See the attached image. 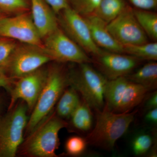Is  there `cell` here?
<instances>
[{
	"mask_svg": "<svg viewBox=\"0 0 157 157\" xmlns=\"http://www.w3.org/2000/svg\"><path fill=\"white\" fill-rule=\"evenodd\" d=\"M78 64V69L68 73L69 85L81 94L91 109L102 110L105 105L104 91L108 79L89 63Z\"/></svg>",
	"mask_w": 157,
	"mask_h": 157,
	"instance_id": "obj_3",
	"label": "cell"
},
{
	"mask_svg": "<svg viewBox=\"0 0 157 157\" xmlns=\"http://www.w3.org/2000/svg\"><path fill=\"white\" fill-rule=\"evenodd\" d=\"M24 101L0 118V157H14L23 141V132L29 119Z\"/></svg>",
	"mask_w": 157,
	"mask_h": 157,
	"instance_id": "obj_6",
	"label": "cell"
},
{
	"mask_svg": "<svg viewBox=\"0 0 157 157\" xmlns=\"http://www.w3.org/2000/svg\"><path fill=\"white\" fill-rule=\"evenodd\" d=\"M107 28L123 46L148 42V37L136 19L133 8L128 5L117 17L107 24Z\"/></svg>",
	"mask_w": 157,
	"mask_h": 157,
	"instance_id": "obj_11",
	"label": "cell"
},
{
	"mask_svg": "<svg viewBox=\"0 0 157 157\" xmlns=\"http://www.w3.org/2000/svg\"><path fill=\"white\" fill-rule=\"evenodd\" d=\"M95 125L86 137L87 144L110 151L134 120L135 112L116 113L105 104L96 111Z\"/></svg>",
	"mask_w": 157,
	"mask_h": 157,
	"instance_id": "obj_1",
	"label": "cell"
},
{
	"mask_svg": "<svg viewBox=\"0 0 157 157\" xmlns=\"http://www.w3.org/2000/svg\"><path fill=\"white\" fill-rule=\"evenodd\" d=\"M145 119L149 122L157 123V107L149 109V111L147 113Z\"/></svg>",
	"mask_w": 157,
	"mask_h": 157,
	"instance_id": "obj_30",
	"label": "cell"
},
{
	"mask_svg": "<svg viewBox=\"0 0 157 157\" xmlns=\"http://www.w3.org/2000/svg\"><path fill=\"white\" fill-rule=\"evenodd\" d=\"M48 70L42 67L18 78L10 92L11 101L9 110L18 100L25 103L28 109H33L47 78Z\"/></svg>",
	"mask_w": 157,
	"mask_h": 157,
	"instance_id": "obj_12",
	"label": "cell"
},
{
	"mask_svg": "<svg viewBox=\"0 0 157 157\" xmlns=\"http://www.w3.org/2000/svg\"><path fill=\"white\" fill-rule=\"evenodd\" d=\"M152 144V140L149 135L143 134L139 135L133 141V151L135 155H143L148 151L151 147Z\"/></svg>",
	"mask_w": 157,
	"mask_h": 157,
	"instance_id": "obj_26",
	"label": "cell"
},
{
	"mask_svg": "<svg viewBox=\"0 0 157 157\" xmlns=\"http://www.w3.org/2000/svg\"><path fill=\"white\" fill-rule=\"evenodd\" d=\"M17 44L13 39L3 37L0 38V69L5 72L10 57Z\"/></svg>",
	"mask_w": 157,
	"mask_h": 157,
	"instance_id": "obj_22",
	"label": "cell"
},
{
	"mask_svg": "<svg viewBox=\"0 0 157 157\" xmlns=\"http://www.w3.org/2000/svg\"><path fill=\"white\" fill-rule=\"evenodd\" d=\"M14 83V80L10 78L4 70L0 69V87L10 93Z\"/></svg>",
	"mask_w": 157,
	"mask_h": 157,
	"instance_id": "obj_29",
	"label": "cell"
},
{
	"mask_svg": "<svg viewBox=\"0 0 157 157\" xmlns=\"http://www.w3.org/2000/svg\"><path fill=\"white\" fill-rule=\"evenodd\" d=\"M69 85L68 74L59 66L48 70L47 78L27 125L29 134L49 114Z\"/></svg>",
	"mask_w": 157,
	"mask_h": 157,
	"instance_id": "obj_4",
	"label": "cell"
},
{
	"mask_svg": "<svg viewBox=\"0 0 157 157\" xmlns=\"http://www.w3.org/2000/svg\"><path fill=\"white\" fill-rule=\"evenodd\" d=\"M28 0H0V10L15 14L27 12L29 10Z\"/></svg>",
	"mask_w": 157,
	"mask_h": 157,
	"instance_id": "obj_24",
	"label": "cell"
},
{
	"mask_svg": "<svg viewBox=\"0 0 157 157\" xmlns=\"http://www.w3.org/2000/svg\"><path fill=\"white\" fill-rule=\"evenodd\" d=\"M126 77L131 81L142 86L148 91L155 89L157 86V63L149 61Z\"/></svg>",
	"mask_w": 157,
	"mask_h": 157,
	"instance_id": "obj_16",
	"label": "cell"
},
{
	"mask_svg": "<svg viewBox=\"0 0 157 157\" xmlns=\"http://www.w3.org/2000/svg\"><path fill=\"white\" fill-rule=\"evenodd\" d=\"M93 60L98 71L108 80L128 76L141 61L126 54L104 50L99 55L94 57Z\"/></svg>",
	"mask_w": 157,
	"mask_h": 157,
	"instance_id": "obj_13",
	"label": "cell"
},
{
	"mask_svg": "<svg viewBox=\"0 0 157 157\" xmlns=\"http://www.w3.org/2000/svg\"><path fill=\"white\" fill-rule=\"evenodd\" d=\"M42 42L43 48L52 61L93 63V59L59 27L42 39Z\"/></svg>",
	"mask_w": 157,
	"mask_h": 157,
	"instance_id": "obj_8",
	"label": "cell"
},
{
	"mask_svg": "<svg viewBox=\"0 0 157 157\" xmlns=\"http://www.w3.org/2000/svg\"><path fill=\"white\" fill-rule=\"evenodd\" d=\"M86 145L87 143L85 139L79 136H73L67 140L65 148L68 154L78 155L84 151Z\"/></svg>",
	"mask_w": 157,
	"mask_h": 157,
	"instance_id": "obj_25",
	"label": "cell"
},
{
	"mask_svg": "<svg viewBox=\"0 0 157 157\" xmlns=\"http://www.w3.org/2000/svg\"><path fill=\"white\" fill-rule=\"evenodd\" d=\"M0 36L42 47L43 42L31 14L27 12L0 19Z\"/></svg>",
	"mask_w": 157,
	"mask_h": 157,
	"instance_id": "obj_10",
	"label": "cell"
},
{
	"mask_svg": "<svg viewBox=\"0 0 157 157\" xmlns=\"http://www.w3.org/2000/svg\"><path fill=\"white\" fill-rule=\"evenodd\" d=\"M46 2L53 9L56 14H58L60 12L70 7L69 0H45Z\"/></svg>",
	"mask_w": 157,
	"mask_h": 157,
	"instance_id": "obj_28",
	"label": "cell"
},
{
	"mask_svg": "<svg viewBox=\"0 0 157 157\" xmlns=\"http://www.w3.org/2000/svg\"><path fill=\"white\" fill-rule=\"evenodd\" d=\"M59 100L56 114L63 119L70 118L81 101L77 91L71 86L65 90Z\"/></svg>",
	"mask_w": 157,
	"mask_h": 157,
	"instance_id": "obj_18",
	"label": "cell"
},
{
	"mask_svg": "<svg viewBox=\"0 0 157 157\" xmlns=\"http://www.w3.org/2000/svg\"><path fill=\"white\" fill-rule=\"evenodd\" d=\"M123 47L124 54L134 57L140 60H157V42H147L138 45H125Z\"/></svg>",
	"mask_w": 157,
	"mask_h": 157,
	"instance_id": "obj_21",
	"label": "cell"
},
{
	"mask_svg": "<svg viewBox=\"0 0 157 157\" xmlns=\"http://www.w3.org/2000/svg\"><path fill=\"white\" fill-rule=\"evenodd\" d=\"M58 14L60 28L86 53L95 57L103 51L93 41L87 22L83 16L70 6Z\"/></svg>",
	"mask_w": 157,
	"mask_h": 157,
	"instance_id": "obj_9",
	"label": "cell"
},
{
	"mask_svg": "<svg viewBox=\"0 0 157 157\" xmlns=\"http://www.w3.org/2000/svg\"><path fill=\"white\" fill-rule=\"evenodd\" d=\"M3 17H2V16H1V15H0V19H1V18H2Z\"/></svg>",
	"mask_w": 157,
	"mask_h": 157,
	"instance_id": "obj_32",
	"label": "cell"
},
{
	"mask_svg": "<svg viewBox=\"0 0 157 157\" xmlns=\"http://www.w3.org/2000/svg\"><path fill=\"white\" fill-rule=\"evenodd\" d=\"M147 107L149 109H153L157 107V92L155 93L149 99L147 103Z\"/></svg>",
	"mask_w": 157,
	"mask_h": 157,
	"instance_id": "obj_31",
	"label": "cell"
},
{
	"mask_svg": "<svg viewBox=\"0 0 157 157\" xmlns=\"http://www.w3.org/2000/svg\"><path fill=\"white\" fill-rule=\"evenodd\" d=\"M148 91L126 76L108 80L104 88L105 104L113 112H129L141 103Z\"/></svg>",
	"mask_w": 157,
	"mask_h": 157,
	"instance_id": "obj_5",
	"label": "cell"
},
{
	"mask_svg": "<svg viewBox=\"0 0 157 157\" xmlns=\"http://www.w3.org/2000/svg\"><path fill=\"white\" fill-rule=\"evenodd\" d=\"M138 23L148 38L157 41V14L153 11L133 8Z\"/></svg>",
	"mask_w": 157,
	"mask_h": 157,
	"instance_id": "obj_19",
	"label": "cell"
},
{
	"mask_svg": "<svg viewBox=\"0 0 157 157\" xmlns=\"http://www.w3.org/2000/svg\"><path fill=\"white\" fill-rule=\"evenodd\" d=\"M51 59L42 47L21 43L17 44L6 68L10 78L18 79L42 67Z\"/></svg>",
	"mask_w": 157,
	"mask_h": 157,
	"instance_id": "obj_7",
	"label": "cell"
},
{
	"mask_svg": "<svg viewBox=\"0 0 157 157\" xmlns=\"http://www.w3.org/2000/svg\"><path fill=\"white\" fill-rule=\"evenodd\" d=\"M128 6L126 0H101L94 15L108 24Z\"/></svg>",
	"mask_w": 157,
	"mask_h": 157,
	"instance_id": "obj_17",
	"label": "cell"
},
{
	"mask_svg": "<svg viewBox=\"0 0 157 157\" xmlns=\"http://www.w3.org/2000/svg\"><path fill=\"white\" fill-rule=\"evenodd\" d=\"M31 17L42 40L59 27L56 14L45 0H29Z\"/></svg>",
	"mask_w": 157,
	"mask_h": 157,
	"instance_id": "obj_14",
	"label": "cell"
},
{
	"mask_svg": "<svg viewBox=\"0 0 157 157\" xmlns=\"http://www.w3.org/2000/svg\"><path fill=\"white\" fill-rule=\"evenodd\" d=\"M136 9L155 11L157 8V0H127Z\"/></svg>",
	"mask_w": 157,
	"mask_h": 157,
	"instance_id": "obj_27",
	"label": "cell"
},
{
	"mask_svg": "<svg viewBox=\"0 0 157 157\" xmlns=\"http://www.w3.org/2000/svg\"><path fill=\"white\" fill-rule=\"evenodd\" d=\"M68 123L55 113L48 114L29 135L25 144V154L32 156L56 157L59 145V133Z\"/></svg>",
	"mask_w": 157,
	"mask_h": 157,
	"instance_id": "obj_2",
	"label": "cell"
},
{
	"mask_svg": "<svg viewBox=\"0 0 157 157\" xmlns=\"http://www.w3.org/2000/svg\"><path fill=\"white\" fill-rule=\"evenodd\" d=\"M75 128L81 132H87L91 129L93 115L91 108L83 100L73 111L70 117Z\"/></svg>",
	"mask_w": 157,
	"mask_h": 157,
	"instance_id": "obj_20",
	"label": "cell"
},
{
	"mask_svg": "<svg viewBox=\"0 0 157 157\" xmlns=\"http://www.w3.org/2000/svg\"><path fill=\"white\" fill-rule=\"evenodd\" d=\"M87 22L94 42L107 51L124 53L123 47L117 41L107 28V23L94 14L83 17Z\"/></svg>",
	"mask_w": 157,
	"mask_h": 157,
	"instance_id": "obj_15",
	"label": "cell"
},
{
	"mask_svg": "<svg viewBox=\"0 0 157 157\" xmlns=\"http://www.w3.org/2000/svg\"><path fill=\"white\" fill-rule=\"evenodd\" d=\"M70 7L83 17L94 14L101 0H69Z\"/></svg>",
	"mask_w": 157,
	"mask_h": 157,
	"instance_id": "obj_23",
	"label": "cell"
}]
</instances>
